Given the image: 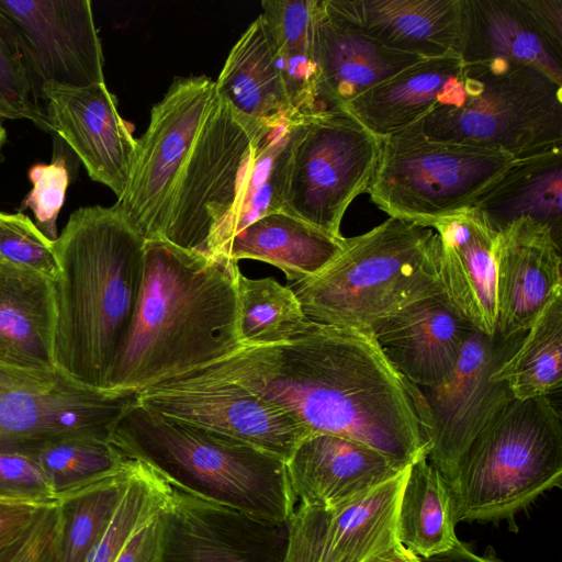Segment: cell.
I'll return each mask as SVG.
<instances>
[{
    "mask_svg": "<svg viewBox=\"0 0 562 562\" xmlns=\"http://www.w3.org/2000/svg\"><path fill=\"white\" fill-rule=\"evenodd\" d=\"M176 380L238 384L310 435L355 440L402 468L427 457L431 447L432 419L422 390L390 362L369 330L310 321L290 341L243 346Z\"/></svg>",
    "mask_w": 562,
    "mask_h": 562,
    "instance_id": "1",
    "label": "cell"
},
{
    "mask_svg": "<svg viewBox=\"0 0 562 562\" xmlns=\"http://www.w3.org/2000/svg\"><path fill=\"white\" fill-rule=\"evenodd\" d=\"M239 273L225 255L145 240L142 288L109 391L140 393L241 348Z\"/></svg>",
    "mask_w": 562,
    "mask_h": 562,
    "instance_id": "2",
    "label": "cell"
},
{
    "mask_svg": "<svg viewBox=\"0 0 562 562\" xmlns=\"http://www.w3.org/2000/svg\"><path fill=\"white\" fill-rule=\"evenodd\" d=\"M145 240L113 206H85L54 240V362L86 387L109 391L143 281Z\"/></svg>",
    "mask_w": 562,
    "mask_h": 562,
    "instance_id": "3",
    "label": "cell"
},
{
    "mask_svg": "<svg viewBox=\"0 0 562 562\" xmlns=\"http://www.w3.org/2000/svg\"><path fill=\"white\" fill-rule=\"evenodd\" d=\"M109 441L204 499L276 522H286L296 508L284 460L138 400L114 424Z\"/></svg>",
    "mask_w": 562,
    "mask_h": 562,
    "instance_id": "4",
    "label": "cell"
},
{
    "mask_svg": "<svg viewBox=\"0 0 562 562\" xmlns=\"http://www.w3.org/2000/svg\"><path fill=\"white\" fill-rule=\"evenodd\" d=\"M311 322L368 330L381 317L443 291L435 229L389 217L346 238L319 272L289 284Z\"/></svg>",
    "mask_w": 562,
    "mask_h": 562,
    "instance_id": "5",
    "label": "cell"
},
{
    "mask_svg": "<svg viewBox=\"0 0 562 562\" xmlns=\"http://www.w3.org/2000/svg\"><path fill=\"white\" fill-rule=\"evenodd\" d=\"M561 417L548 396L510 400L479 432L448 482L458 521L514 520L561 487Z\"/></svg>",
    "mask_w": 562,
    "mask_h": 562,
    "instance_id": "6",
    "label": "cell"
},
{
    "mask_svg": "<svg viewBox=\"0 0 562 562\" xmlns=\"http://www.w3.org/2000/svg\"><path fill=\"white\" fill-rule=\"evenodd\" d=\"M562 85L503 58L463 63L459 87L416 124L425 136L515 158L562 144Z\"/></svg>",
    "mask_w": 562,
    "mask_h": 562,
    "instance_id": "7",
    "label": "cell"
},
{
    "mask_svg": "<svg viewBox=\"0 0 562 562\" xmlns=\"http://www.w3.org/2000/svg\"><path fill=\"white\" fill-rule=\"evenodd\" d=\"M518 158L428 138L415 123L382 138L368 192L390 217L429 227L468 210Z\"/></svg>",
    "mask_w": 562,
    "mask_h": 562,
    "instance_id": "8",
    "label": "cell"
},
{
    "mask_svg": "<svg viewBox=\"0 0 562 562\" xmlns=\"http://www.w3.org/2000/svg\"><path fill=\"white\" fill-rule=\"evenodd\" d=\"M382 139L342 108L292 126L282 210L335 237L351 202L368 191Z\"/></svg>",
    "mask_w": 562,
    "mask_h": 562,
    "instance_id": "9",
    "label": "cell"
},
{
    "mask_svg": "<svg viewBox=\"0 0 562 562\" xmlns=\"http://www.w3.org/2000/svg\"><path fill=\"white\" fill-rule=\"evenodd\" d=\"M214 98L210 77H177L151 109L128 183L114 204L144 240L162 236L176 187Z\"/></svg>",
    "mask_w": 562,
    "mask_h": 562,
    "instance_id": "10",
    "label": "cell"
},
{
    "mask_svg": "<svg viewBox=\"0 0 562 562\" xmlns=\"http://www.w3.org/2000/svg\"><path fill=\"white\" fill-rule=\"evenodd\" d=\"M263 127L237 115L215 93L179 178L160 239L207 255V240L235 201L254 139Z\"/></svg>",
    "mask_w": 562,
    "mask_h": 562,
    "instance_id": "11",
    "label": "cell"
},
{
    "mask_svg": "<svg viewBox=\"0 0 562 562\" xmlns=\"http://www.w3.org/2000/svg\"><path fill=\"white\" fill-rule=\"evenodd\" d=\"M138 393L80 385L58 370L0 371V450L36 451L69 436L109 440L112 427Z\"/></svg>",
    "mask_w": 562,
    "mask_h": 562,
    "instance_id": "12",
    "label": "cell"
},
{
    "mask_svg": "<svg viewBox=\"0 0 562 562\" xmlns=\"http://www.w3.org/2000/svg\"><path fill=\"white\" fill-rule=\"evenodd\" d=\"M524 335L503 340L475 329L448 376L420 389L432 419L427 459L447 483L473 439L513 400L506 384L493 380V373L517 349Z\"/></svg>",
    "mask_w": 562,
    "mask_h": 562,
    "instance_id": "13",
    "label": "cell"
},
{
    "mask_svg": "<svg viewBox=\"0 0 562 562\" xmlns=\"http://www.w3.org/2000/svg\"><path fill=\"white\" fill-rule=\"evenodd\" d=\"M288 543V521L258 518L170 484L155 562H284Z\"/></svg>",
    "mask_w": 562,
    "mask_h": 562,
    "instance_id": "14",
    "label": "cell"
},
{
    "mask_svg": "<svg viewBox=\"0 0 562 562\" xmlns=\"http://www.w3.org/2000/svg\"><path fill=\"white\" fill-rule=\"evenodd\" d=\"M0 15L40 94L46 83L79 88L105 82L89 0H0Z\"/></svg>",
    "mask_w": 562,
    "mask_h": 562,
    "instance_id": "15",
    "label": "cell"
},
{
    "mask_svg": "<svg viewBox=\"0 0 562 562\" xmlns=\"http://www.w3.org/2000/svg\"><path fill=\"white\" fill-rule=\"evenodd\" d=\"M143 405L247 442L284 462L310 434L291 415L231 382L169 381L138 393Z\"/></svg>",
    "mask_w": 562,
    "mask_h": 562,
    "instance_id": "16",
    "label": "cell"
},
{
    "mask_svg": "<svg viewBox=\"0 0 562 562\" xmlns=\"http://www.w3.org/2000/svg\"><path fill=\"white\" fill-rule=\"evenodd\" d=\"M41 95L53 133L70 147L93 181L120 199L128 183L137 139L105 82L79 88L46 83Z\"/></svg>",
    "mask_w": 562,
    "mask_h": 562,
    "instance_id": "17",
    "label": "cell"
},
{
    "mask_svg": "<svg viewBox=\"0 0 562 562\" xmlns=\"http://www.w3.org/2000/svg\"><path fill=\"white\" fill-rule=\"evenodd\" d=\"M496 335H524L562 291L561 248L551 228L530 217L502 227L494 239Z\"/></svg>",
    "mask_w": 562,
    "mask_h": 562,
    "instance_id": "18",
    "label": "cell"
},
{
    "mask_svg": "<svg viewBox=\"0 0 562 562\" xmlns=\"http://www.w3.org/2000/svg\"><path fill=\"white\" fill-rule=\"evenodd\" d=\"M368 330L390 362L422 389L448 376L475 328L440 291L401 306Z\"/></svg>",
    "mask_w": 562,
    "mask_h": 562,
    "instance_id": "19",
    "label": "cell"
},
{
    "mask_svg": "<svg viewBox=\"0 0 562 562\" xmlns=\"http://www.w3.org/2000/svg\"><path fill=\"white\" fill-rule=\"evenodd\" d=\"M296 505L333 510L405 468L355 440L330 434H311L285 461Z\"/></svg>",
    "mask_w": 562,
    "mask_h": 562,
    "instance_id": "20",
    "label": "cell"
},
{
    "mask_svg": "<svg viewBox=\"0 0 562 562\" xmlns=\"http://www.w3.org/2000/svg\"><path fill=\"white\" fill-rule=\"evenodd\" d=\"M326 9L381 45L423 58L460 55L463 0H324Z\"/></svg>",
    "mask_w": 562,
    "mask_h": 562,
    "instance_id": "21",
    "label": "cell"
},
{
    "mask_svg": "<svg viewBox=\"0 0 562 562\" xmlns=\"http://www.w3.org/2000/svg\"><path fill=\"white\" fill-rule=\"evenodd\" d=\"M314 49L319 111L342 108L355 98L426 58L401 53L363 35L317 0Z\"/></svg>",
    "mask_w": 562,
    "mask_h": 562,
    "instance_id": "22",
    "label": "cell"
},
{
    "mask_svg": "<svg viewBox=\"0 0 562 562\" xmlns=\"http://www.w3.org/2000/svg\"><path fill=\"white\" fill-rule=\"evenodd\" d=\"M439 236V276L458 311L485 335L496 334L494 239L472 207L430 224Z\"/></svg>",
    "mask_w": 562,
    "mask_h": 562,
    "instance_id": "23",
    "label": "cell"
},
{
    "mask_svg": "<svg viewBox=\"0 0 562 562\" xmlns=\"http://www.w3.org/2000/svg\"><path fill=\"white\" fill-rule=\"evenodd\" d=\"M54 282L0 261V371L47 373L54 362Z\"/></svg>",
    "mask_w": 562,
    "mask_h": 562,
    "instance_id": "24",
    "label": "cell"
},
{
    "mask_svg": "<svg viewBox=\"0 0 562 562\" xmlns=\"http://www.w3.org/2000/svg\"><path fill=\"white\" fill-rule=\"evenodd\" d=\"M460 55L423 59L361 93L342 106L379 138L424 119L446 103L462 78Z\"/></svg>",
    "mask_w": 562,
    "mask_h": 562,
    "instance_id": "25",
    "label": "cell"
},
{
    "mask_svg": "<svg viewBox=\"0 0 562 562\" xmlns=\"http://www.w3.org/2000/svg\"><path fill=\"white\" fill-rule=\"evenodd\" d=\"M460 57L532 66L562 85V53L540 32L520 0H463Z\"/></svg>",
    "mask_w": 562,
    "mask_h": 562,
    "instance_id": "26",
    "label": "cell"
},
{
    "mask_svg": "<svg viewBox=\"0 0 562 562\" xmlns=\"http://www.w3.org/2000/svg\"><path fill=\"white\" fill-rule=\"evenodd\" d=\"M215 83V93L239 116L258 125L299 121L261 14L231 49Z\"/></svg>",
    "mask_w": 562,
    "mask_h": 562,
    "instance_id": "27",
    "label": "cell"
},
{
    "mask_svg": "<svg viewBox=\"0 0 562 562\" xmlns=\"http://www.w3.org/2000/svg\"><path fill=\"white\" fill-rule=\"evenodd\" d=\"M561 196L562 144L516 159L471 207L495 232L525 216L548 225L560 243Z\"/></svg>",
    "mask_w": 562,
    "mask_h": 562,
    "instance_id": "28",
    "label": "cell"
},
{
    "mask_svg": "<svg viewBox=\"0 0 562 562\" xmlns=\"http://www.w3.org/2000/svg\"><path fill=\"white\" fill-rule=\"evenodd\" d=\"M346 237L331 236L283 211L270 213L237 234L224 248L236 261L254 259L279 268L290 284L319 272L342 249Z\"/></svg>",
    "mask_w": 562,
    "mask_h": 562,
    "instance_id": "29",
    "label": "cell"
},
{
    "mask_svg": "<svg viewBox=\"0 0 562 562\" xmlns=\"http://www.w3.org/2000/svg\"><path fill=\"white\" fill-rule=\"evenodd\" d=\"M294 122L263 127L254 139L235 201L207 240V255L227 244L255 221L282 210L291 132Z\"/></svg>",
    "mask_w": 562,
    "mask_h": 562,
    "instance_id": "30",
    "label": "cell"
},
{
    "mask_svg": "<svg viewBox=\"0 0 562 562\" xmlns=\"http://www.w3.org/2000/svg\"><path fill=\"white\" fill-rule=\"evenodd\" d=\"M407 468L328 512L323 562H363L400 543L396 537L397 513Z\"/></svg>",
    "mask_w": 562,
    "mask_h": 562,
    "instance_id": "31",
    "label": "cell"
},
{
    "mask_svg": "<svg viewBox=\"0 0 562 562\" xmlns=\"http://www.w3.org/2000/svg\"><path fill=\"white\" fill-rule=\"evenodd\" d=\"M317 0H263L262 20L297 120L319 111L314 49Z\"/></svg>",
    "mask_w": 562,
    "mask_h": 562,
    "instance_id": "32",
    "label": "cell"
},
{
    "mask_svg": "<svg viewBox=\"0 0 562 562\" xmlns=\"http://www.w3.org/2000/svg\"><path fill=\"white\" fill-rule=\"evenodd\" d=\"M449 485L427 457L407 468L400 498L397 541L420 559L450 550L457 542Z\"/></svg>",
    "mask_w": 562,
    "mask_h": 562,
    "instance_id": "33",
    "label": "cell"
},
{
    "mask_svg": "<svg viewBox=\"0 0 562 562\" xmlns=\"http://www.w3.org/2000/svg\"><path fill=\"white\" fill-rule=\"evenodd\" d=\"M513 398L549 396L562 384V291H558L493 373Z\"/></svg>",
    "mask_w": 562,
    "mask_h": 562,
    "instance_id": "34",
    "label": "cell"
},
{
    "mask_svg": "<svg viewBox=\"0 0 562 562\" xmlns=\"http://www.w3.org/2000/svg\"><path fill=\"white\" fill-rule=\"evenodd\" d=\"M136 464V460L127 458L120 469L57 497L58 562H86L115 512Z\"/></svg>",
    "mask_w": 562,
    "mask_h": 562,
    "instance_id": "35",
    "label": "cell"
},
{
    "mask_svg": "<svg viewBox=\"0 0 562 562\" xmlns=\"http://www.w3.org/2000/svg\"><path fill=\"white\" fill-rule=\"evenodd\" d=\"M237 295L244 347L290 341L310 323L292 289L272 278L250 279L240 272Z\"/></svg>",
    "mask_w": 562,
    "mask_h": 562,
    "instance_id": "36",
    "label": "cell"
},
{
    "mask_svg": "<svg viewBox=\"0 0 562 562\" xmlns=\"http://www.w3.org/2000/svg\"><path fill=\"white\" fill-rule=\"evenodd\" d=\"M136 461L115 512L86 562H115L131 537L165 508L170 484L151 468Z\"/></svg>",
    "mask_w": 562,
    "mask_h": 562,
    "instance_id": "37",
    "label": "cell"
},
{
    "mask_svg": "<svg viewBox=\"0 0 562 562\" xmlns=\"http://www.w3.org/2000/svg\"><path fill=\"white\" fill-rule=\"evenodd\" d=\"M34 453L56 497L120 469L127 460L108 439L92 436L60 438Z\"/></svg>",
    "mask_w": 562,
    "mask_h": 562,
    "instance_id": "38",
    "label": "cell"
},
{
    "mask_svg": "<svg viewBox=\"0 0 562 562\" xmlns=\"http://www.w3.org/2000/svg\"><path fill=\"white\" fill-rule=\"evenodd\" d=\"M41 100L19 46L0 15V119L27 120L53 133Z\"/></svg>",
    "mask_w": 562,
    "mask_h": 562,
    "instance_id": "39",
    "label": "cell"
},
{
    "mask_svg": "<svg viewBox=\"0 0 562 562\" xmlns=\"http://www.w3.org/2000/svg\"><path fill=\"white\" fill-rule=\"evenodd\" d=\"M0 261L32 270L53 282L58 276L54 240L21 212L0 211Z\"/></svg>",
    "mask_w": 562,
    "mask_h": 562,
    "instance_id": "40",
    "label": "cell"
},
{
    "mask_svg": "<svg viewBox=\"0 0 562 562\" xmlns=\"http://www.w3.org/2000/svg\"><path fill=\"white\" fill-rule=\"evenodd\" d=\"M32 189L23 200L22 209L32 210L37 228L50 240L57 235V217L69 186V170L64 156H55L50 164H36L29 170Z\"/></svg>",
    "mask_w": 562,
    "mask_h": 562,
    "instance_id": "41",
    "label": "cell"
},
{
    "mask_svg": "<svg viewBox=\"0 0 562 562\" xmlns=\"http://www.w3.org/2000/svg\"><path fill=\"white\" fill-rule=\"evenodd\" d=\"M0 498L35 503L57 502L34 452L0 450Z\"/></svg>",
    "mask_w": 562,
    "mask_h": 562,
    "instance_id": "42",
    "label": "cell"
},
{
    "mask_svg": "<svg viewBox=\"0 0 562 562\" xmlns=\"http://www.w3.org/2000/svg\"><path fill=\"white\" fill-rule=\"evenodd\" d=\"M328 512L296 505L288 520L289 543L284 562H323V542Z\"/></svg>",
    "mask_w": 562,
    "mask_h": 562,
    "instance_id": "43",
    "label": "cell"
},
{
    "mask_svg": "<svg viewBox=\"0 0 562 562\" xmlns=\"http://www.w3.org/2000/svg\"><path fill=\"white\" fill-rule=\"evenodd\" d=\"M58 519L57 502L47 505L4 562H58L56 549Z\"/></svg>",
    "mask_w": 562,
    "mask_h": 562,
    "instance_id": "44",
    "label": "cell"
},
{
    "mask_svg": "<svg viewBox=\"0 0 562 562\" xmlns=\"http://www.w3.org/2000/svg\"><path fill=\"white\" fill-rule=\"evenodd\" d=\"M49 504L0 498V562L16 549Z\"/></svg>",
    "mask_w": 562,
    "mask_h": 562,
    "instance_id": "45",
    "label": "cell"
},
{
    "mask_svg": "<svg viewBox=\"0 0 562 562\" xmlns=\"http://www.w3.org/2000/svg\"><path fill=\"white\" fill-rule=\"evenodd\" d=\"M540 32L562 53V0H520Z\"/></svg>",
    "mask_w": 562,
    "mask_h": 562,
    "instance_id": "46",
    "label": "cell"
},
{
    "mask_svg": "<svg viewBox=\"0 0 562 562\" xmlns=\"http://www.w3.org/2000/svg\"><path fill=\"white\" fill-rule=\"evenodd\" d=\"M159 540V515L139 528L115 562H155Z\"/></svg>",
    "mask_w": 562,
    "mask_h": 562,
    "instance_id": "47",
    "label": "cell"
},
{
    "mask_svg": "<svg viewBox=\"0 0 562 562\" xmlns=\"http://www.w3.org/2000/svg\"><path fill=\"white\" fill-rule=\"evenodd\" d=\"M420 562H504L494 552L492 548L483 554L475 553L467 543L458 542L448 551L427 559H420Z\"/></svg>",
    "mask_w": 562,
    "mask_h": 562,
    "instance_id": "48",
    "label": "cell"
},
{
    "mask_svg": "<svg viewBox=\"0 0 562 562\" xmlns=\"http://www.w3.org/2000/svg\"><path fill=\"white\" fill-rule=\"evenodd\" d=\"M363 562H420L419 558L405 549L401 543L382 553L370 557Z\"/></svg>",
    "mask_w": 562,
    "mask_h": 562,
    "instance_id": "49",
    "label": "cell"
},
{
    "mask_svg": "<svg viewBox=\"0 0 562 562\" xmlns=\"http://www.w3.org/2000/svg\"><path fill=\"white\" fill-rule=\"evenodd\" d=\"M5 139H7L5 130L0 124V155H1L2 147H3L4 143H5Z\"/></svg>",
    "mask_w": 562,
    "mask_h": 562,
    "instance_id": "50",
    "label": "cell"
}]
</instances>
